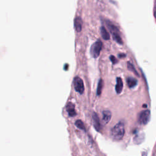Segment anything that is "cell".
Segmentation results:
<instances>
[{
    "mask_svg": "<svg viewBox=\"0 0 156 156\" xmlns=\"http://www.w3.org/2000/svg\"><path fill=\"white\" fill-rule=\"evenodd\" d=\"M124 133V122L122 121H119L114 126L110 131V136L112 138L116 141L121 140L123 138Z\"/></svg>",
    "mask_w": 156,
    "mask_h": 156,
    "instance_id": "obj_1",
    "label": "cell"
},
{
    "mask_svg": "<svg viewBox=\"0 0 156 156\" xmlns=\"http://www.w3.org/2000/svg\"><path fill=\"white\" fill-rule=\"evenodd\" d=\"M106 24H107L108 29L110 30V32L112 34V37H113V40H115L118 43H119L120 44H122L123 43V41H122V39L120 37L119 32L118 29L109 21H106Z\"/></svg>",
    "mask_w": 156,
    "mask_h": 156,
    "instance_id": "obj_2",
    "label": "cell"
},
{
    "mask_svg": "<svg viewBox=\"0 0 156 156\" xmlns=\"http://www.w3.org/2000/svg\"><path fill=\"white\" fill-rule=\"evenodd\" d=\"M102 47V43L100 40H98L94 43L90 48V54L91 56L94 58H97L100 54Z\"/></svg>",
    "mask_w": 156,
    "mask_h": 156,
    "instance_id": "obj_3",
    "label": "cell"
},
{
    "mask_svg": "<svg viewBox=\"0 0 156 156\" xmlns=\"http://www.w3.org/2000/svg\"><path fill=\"white\" fill-rule=\"evenodd\" d=\"M74 89L78 93L82 94L84 91V84L82 79L79 77H75L73 80Z\"/></svg>",
    "mask_w": 156,
    "mask_h": 156,
    "instance_id": "obj_4",
    "label": "cell"
},
{
    "mask_svg": "<svg viewBox=\"0 0 156 156\" xmlns=\"http://www.w3.org/2000/svg\"><path fill=\"white\" fill-rule=\"evenodd\" d=\"M150 116L151 113L149 110H145L142 111L139 115L138 122L142 125L146 124L149 121Z\"/></svg>",
    "mask_w": 156,
    "mask_h": 156,
    "instance_id": "obj_5",
    "label": "cell"
},
{
    "mask_svg": "<svg viewBox=\"0 0 156 156\" xmlns=\"http://www.w3.org/2000/svg\"><path fill=\"white\" fill-rule=\"evenodd\" d=\"M92 117H93V122L94 127L98 132H99L101 130V123L97 113L94 112L93 113Z\"/></svg>",
    "mask_w": 156,
    "mask_h": 156,
    "instance_id": "obj_6",
    "label": "cell"
},
{
    "mask_svg": "<svg viewBox=\"0 0 156 156\" xmlns=\"http://www.w3.org/2000/svg\"><path fill=\"white\" fill-rule=\"evenodd\" d=\"M112 117V114L111 112L108 110H105L102 112V121L104 124H107L110 120L111 119Z\"/></svg>",
    "mask_w": 156,
    "mask_h": 156,
    "instance_id": "obj_7",
    "label": "cell"
},
{
    "mask_svg": "<svg viewBox=\"0 0 156 156\" xmlns=\"http://www.w3.org/2000/svg\"><path fill=\"white\" fill-rule=\"evenodd\" d=\"M123 88V82L121 77H118L116 78V83L115 86V90L117 94H120Z\"/></svg>",
    "mask_w": 156,
    "mask_h": 156,
    "instance_id": "obj_8",
    "label": "cell"
},
{
    "mask_svg": "<svg viewBox=\"0 0 156 156\" xmlns=\"http://www.w3.org/2000/svg\"><path fill=\"white\" fill-rule=\"evenodd\" d=\"M74 107L75 106L72 102H69L66 105V111L70 116H74L76 115Z\"/></svg>",
    "mask_w": 156,
    "mask_h": 156,
    "instance_id": "obj_9",
    "label": "cell"
},
{
    "mask_svg": "<svg viewBox=\"0 0 156 156\" xmlns=\"http://www.w3.org/2000/svg\"><path fill=\"white\" fill-rule=\"evenodd\" d=\"M82 21L80 18L76 17L74 20V27L77 32H80L82 30Z\"/></svg>",
    "mask_w": 156,
    "mask_h": 156,
    "instance_id": "obj_10",
    "label": "cell"
},
{
    "mask_svg": "<svg viewBox=\"0 0 156 156\" xmlns=\"http://www.w3.org/2000/svg\"><path fill=\"white\" fill-rule=\"evenodd\" d=\"M137 83H138L137 80L133 77H127V83L128 87L130 88H132L135 87L137 85Z\"/></svg>",
    "mask_w": 156,
    "mask_h": 156,
    "instance_id": "obj_11",
    "label": "cell"
},
{
    "mask_svg": "<svg viewBox=\"0 0 156 156\" xmlns=\"http://www.w3.org/2000/svg\"><path fill=\"white\" fill-rule=\"evenodd\" d=\"M100 32H101V36L103 38V39H104L105 40H108L110 39V34L104 27L102 26L100 28Z\"/></svg>",
    "mask_w": 156,
    "mask_h": 156,
    "instance_id": "obj_12",
    "label": "cell"
},
{
    "mask_svg": "<svg viewBox=\"0 0 156 156\" xmlns=\"http://www.w3.org/2000/svg\"><path fill=\"white\" fill-rule=\"evenodd\" d=\"M75 125L76 126V127L77 128H79V129H81V130H85V126H84V124L83 122L81 121V120H77L76 122H75Z\"/></svg>",
    "mask_w": 156,
    "mask_h": 156,
    "instance_id": "obj_13",
    "label": "cell"
},
{
    "mask_svg": "<svg viewBox=\"0 0 156 156\" xmlns=\"http://www.w3.org/2000/svg\"><path fill=\"white\" fill-rule=\"evenodd\" d=\"M127 68H128L129 70H130V71L133 72V73L136 74V76H139V74H138V72H137L136 70L135 69V67H134L133 65L130 62H127Z\"/></svg>",
    "mask_w": 156,
    "mask_h": 156,
    "instance_id": "obj_14",
    "label": "cell"
},
{
    "mask_svg": "<svg viewBox=\"0 0 156 156\" xmlns=\"http://www.w3.org/2000/svg\"><path fill=\"white\" fill-rule=\"evenodd\" d=\"M103 82L102 79H99V82H98V88H97V95H100L102 91V85H103Z\"/></svg>",
    "mask_w": 156,
    "mask_h": 156,
    "instance_id": "obj_15",
    "label": "cell"
},
{
    "mask_svg": "<svg viewBox=\"0 0 156 156\" xmlns=\"http://www.w3.org/2000/svg\"><path fill=\"white\" fill-rule=\"evenodd\" d=\"M110 59L111 62L113 63V64H115L118 62V59L116 58V57L113 55H110Z\"/></svg>",
    "mask_w": 156,
    "mask_h": 156,
    "instance_id": "obj_16",
    "label": "cell"
},
{
    "mask_svg": "<svg viewBox=\"0 0 156 156\" xmlns=\"http://www.w3.org/2000/svg\"><path fill=\"white\" fill-rule=\"evenodd\" d=\"M154 16L156 18V0H154Z\"/></svg>",
    "mask_w": 156,
    "mask_h": 156,
    "instance_id": "obj_17",
    "label": "cell"
},
{
    "mask_svg": "<svg viewBox=\"0 0 156 156\" xmlns=\"http://www.w3.org/2000/svg\"><path fill=\"white\" fill-rule=\"evenodd\" d=\"M122 56H125V54H123V55H119V57H122Z\"/></svg>",
    "mask_w": 156,
    "mask_h": 156,
    "instance_id": "obj_18",
    "label": "cell"
}]
</instances>
